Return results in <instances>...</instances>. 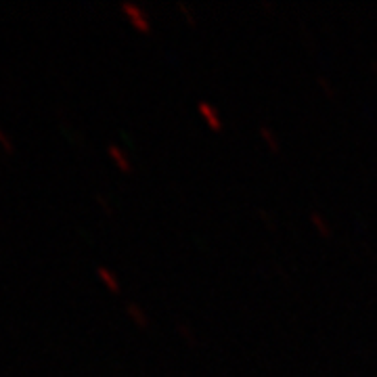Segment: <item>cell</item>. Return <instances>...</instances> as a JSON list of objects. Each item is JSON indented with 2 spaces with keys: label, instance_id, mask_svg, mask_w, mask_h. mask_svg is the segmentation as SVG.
Instances as JSON below:
<instances>
[{
  "label": "cell",
  "instance_id": "cell-1",
  "mask_svg": "<svg viewBox=\"0 0 377 377\" xmlns=\"http://www.w3.org/2000/svg\"><path fill=\"white\" fill-rule=\"evenodd\" d=\"M120 9H122V13L128 17V21L137 30H141V32H149L151 30V17H149V13L142 9L141 4H137L135 0H122Z\"/></svg>",
  "mask_w": 377,
  "mask_h": 377
},
{
  "label": "cell",
  "instance_id": "cell-2",
  "mask_svg": "<svg viewBox=\"0 0 377 377\" xmlns=\"http://www.w3.org/2000/svg\"><path fill=\"white\" fill-rule=\"evenodd\" d=\"M197 109H199L201 118H203L210 126H214V128H220V126H223V118H220L218 109H216L212 103H208V101H199V103H197Z\"/></svg>",
  "mask_w": 377,
  "mask_h": 377
},
{
  "label": "cell",
  "instance_id": "cell-3",
  "mask_svg": "<svg viewBox=\"0 0 377 377\" xmlns=\"http://www.w3.org/2000/svg\"><path fill=\"white\" fill-rule=\"evenodd\" d=\"M107 153H109V157L118 164L120 170H124V172H130V170H133V168H130V159L126 157V153H124V149H122L120 145L109 142V145H107Z\"/></svg>",
  "mask_w": 377,
  "mask_h": 377
},
{
  "label": "cell",
  "instance_id": "cell-4",
  "mask_svg": "<svg viewBox=\"0 0 377 377\" xmlns=\"http://www.w3.org/2000/svg\"><path fill=\"white\" fill-rule=\"evenodd\" d=\"M96 277L105 283L107 289H111V291H120V279H118L107 266H96Z\"/></svg>",
  "mask_w": 377,
  "mask_h": 377
},
{
  "label": "cell",
  "instance_id": "cell-5",
  "mask_svg": "<svg viewBox=\"0 0 377 377\" xmlns=\"http://www.w3.org/2000/svg\"><path fill=\"white\" fill-rule=\"evenodd\" d=\"M126 313L130 315V319H133L137 325H141V327L149 325V317H147V313L142 310L137 302H128V304H126Z\"/></svg>",
  "mask_w": 377,
  "mask_h": 377
},
{
  "label": "cell",
  "instance_id": "cell-6",
  "mask_svg": "<svg viewBox=\"0 0 377 377\" xmlns=\"http://www.w3.org/2000/svg\"><path fill=\"white\" fill-rule=\"evenodd\" d=\"M310 220H313V225H315V227H317L323 235H330L331 227L327 225V220H325V216H323L321 212L313 210V212H310Z\"/></svg>",
  "mask_w": 377,
  "mask_h": 377
},
{
  "label": "cell",
  "instance_id": "cell-7",
  "mask_svg": "<svg viewBox=\"0 0 377 377\" xmlns=\"http://www.w3.org/2000/svg\"><path fill=\"white\" fill-rule=\"evenodd\" d=\"M260 135H262V139H264V141L271 145V149H273V151H279V147H281V145H279V141H277L275 130H273L271 126L262 124V126H260Z\"/></svg>",
  "mask_w": 377,
  "mask_h": 377
},
{
  "label": "cell",
  "instance_id": "cell-8",
  "mask_svg": "<svg viewBox=\"0 0 377 377\" xmlns=\"http://www.w3.org/2000/svg\"><path fill=\"white\" fill-rule=\"evenodd\" d=\"M0 149L4 151V153H13L15 151V145H13V139L6 135V130H2L0 128Z\"/></svg>",
  "mask_w": 377,
  "mask_h": 377
},
{
  "label": "cell",
  "instance_id": "cell-9",
  "mask_svg": "<svg viewBox=\"0 0 377 377\" xmlns=\"http://www.w3.org/2000/svg\"><path fill=\"white\" fill-rule=\"evenodd\" d=\"M179 9L187 15V19L188 21H193V11H191V6H188L187 2L185 0H179Z\"/></svg>",
  "mask_w": 377,
  "mask_h": 377
},
{
  "label": "cell",
  "instance_id": "cell-10",
  "mask_svg": "<svg viewBox=\"0 0 377 377\" xmlns=\"http://www.w3.org/2000/svg\"><path fill=\"white\" fill-rule=\"evenodd\" d=\"M319 82H321V86H323V89H325V91H327L330 94L335 93V89L331 86V80H327L325 76H321V78H319Z\"/></svg>",
  "mask_w": 377,
  "mask_h": 377
},
{
  "label": "cell",
  "instance_id": "cell-11",
  "mask_svg": "<svg viewBox=\"0 0 377 377\" xmlns=\"http://www.w3.org/2000/svg\"><path fill=\"white\" fill-rule=\"evenodd\" d=\"M179 330H181V333H187L188 339H193V333H191V330H188L187 325H183V323H179Z\"/></svg>",
  "mask_w": 377,
  "mask_h": 377
},
{
  "label": "cell",
  "instance_id": "cell-12",
  "mask_svg": "<svg viewBox=\"0 0 377 377\" xmlns=\"http://www.w3.org/2000/svg\"><path fill=\"white\" fill-rule=\"evenodd\" d=\"M96 199H99V203H103V208L109 212V208H107V197H105V195H96Z\"/></svg>",
  "mask_w": 377,
  "mask_h": 377
}]
</instances>
